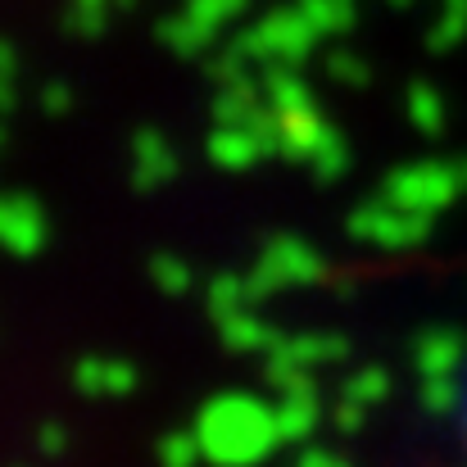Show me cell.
Wrapping results in <instances>:
<instances>
[{"instance_id": "6da1fadb", "label": "cell", "mask_w": 467, "mask_h": 467, "mask_svg": "<svg viewBox=\"0 0 467 467\" xmlns=\"http://www.w3.org/2000/svg\"><path fill=\"white\" fill-rule=\"evenodd\" d=\"M195 436L204 450V463L213 467H254L264 463L277 445V409L254 400V395H213L200 418H195Z\"/></svg>"}, {"instance_id": "7a4b0ae2", "label": "cell", "mask_w": 467, "mask_h": 467, "mask_svg": "<svg viewBox=\"0 0 467 467\" xmlns=\"http://www.w3.org/2000/svg\"><path fill=\"white\" fill-rule=\"evenodd\" d=\"M467 191V159H422V163H404L390 168V177L381 182V195H390L404 209L418 213H441L450 209Z\"/></svg>"}, {"instance_id": "3957f363", "label": "cell", "mask_w": 467, "mask_h": 467, "mask_svg": "<svg viewBox=\"0 0 467 467\" xmlns=\"http://www.w3.org/2000/svg\"><path fill=\"white\" fill-rule=\"evenodd\" d=\"M327 277V259L300 236H273L259 254V264L245 273L250 282V300H268L286 286H313Z\"/></svg>"}, {"instance_id": "277c9868", "label": "cell", "mask_w": 467, "mask_h": 467, "mask_svg": "<svg viewBox=\"0 0 467 467\" xmlns=\"http://www.w3.org/2000/svg\"><path fill=\"white\" fill-rule=\"evenodd\" d=\"M345 232L354 241H368L381 250H413L431 236V213H418V209L395 204L390 195H377L345 218Z\"/></svg>"}, {"instance_id": "5b68a950", "label": "cell", "mask_w": 467, "mask_h": 467, "mask_svg": "<svg viewBox=\"0 0 467 467\" xmlns=\"http://www.w3.org/2000/svg\"><path fill=\"white\" fill-rule=\"evenodd\" d=\"M0 236H5L9 254H18V259L41 254L46 250V209H41V200L27 195V191L5 195V204H0Z\"/></svg>"}, {"instance_id": "8992f818", "label": "cell", "mask_w": 467, "mask_h": 467, "mask_svg": "<svg viewBox=\"0 0 467 467\" xmlns=\"http://www.w3.org/2000/svg\"><path fill=\"white\" fill-rule=\"evenodd\" d=\"M137 381H141V372H137V363H128V358H114V354H82L78 363H73V386H78V395H87V400H123V395H132L137 390Z\"/></svg>"}, {"instance_id": "52a82bcc", "label": "cell", "mask_w": 467, "mask_h": 467, "mask_svg": "<svg viewBox=\"0 0 467 467\" xmlns=\"http://www.w3.org/2000/svg\"><path fill=\"white\" fill-rule=\"evenodd\" d=\"M277 431H282V441L286 445H300V441H309L313 427H317V418H322V404H317V386L309 381H300V386H291V390H277Z\"/></svg>"}, {"instance_id": "ba28073f", "label": "cell", "mask_w": 467, "mask_h": 467, "mask_svg": "<svg viewBox=\"0 0 467 467\" xmlns=\"http://www.w3.org/2000/svg\"><path fill=\"white\" fill-rule=\"evenodd\" d=\"M177 150L168 146V137H159L155 128H146V132H137L132 137V182L141 186V191H155L163 182H172L177 177Z\"/></svg>"}, {"instance_id": "9c48e42d", "label": "cell", "mask_w": 467, "mask_h": 467, "mask_svg": "<svg viewBox=\"0 0 467 467\" xmlns=\"http://www.w3.org/2000/svg\"><path fill=\"white\" fill-rule=\"evenodd\" d=\"M204 155H209V163H218V168H227V172H245V168H254L268 150H264V141H259L250 128L218 123V128L209 132V141H204Z\"/></svg>"}, {"instance_id": "30bf717a", "label": "cell", "mask_w": 467, "mask_h": 467, "mask_svg": "<svg viewBox=\"0 0 467 467\" xmlns=\"http://www.w3.org/2000/svg\"><path fill=\"white\" fill-rule=\"evenodd\" d=\"M467 358V340L463 331L454 327H427L418 340H413V363H418V377H441V372H454Z\"/></svg>"}, {"instance_id": "8fae6325", "label": "cell", "mask_w": 467, "mask_h": 467, "mask_svg": "<svg viewBox=\"0 0 467 467\" xmlns=\"http://www.w3.org/2000/svg\"><path fill=\"white\" fill-rule=\"evenodd\" d=\"M213 322H218V340H223L232 354H259V358H264V354L277 345V331L250 309V305L223 313V317H213Z\"/></svg>"}, {"instance_id": "7c38bea8", "label": "cell", "mask_w": 467, "mask_h": 467, "mask_svg": "<svg viewBox=\"0 0 467 467\" xmlns=\"http://www.w3.org/2000/svg\"><path fill=\"white\" fill-rule=\"evenodd\" d=\"M282 114V155L286 159H305L309 163L313 150L322 146V137L331 132V123L317 114V105H296V109H277Z\"/></svg>"}, {"instance_id": "4fadbf2b", "label": "cell", "mask_w": 467, "mask_h": 467, "mask_svg": "<svg viewBox=\"0 0 467 467\" xmlns=\"http://www.w3.org/2000/svg\"><path fill=\"white\" fill-rule=\"evenodd\" d=\"M282 345L305 368H327V363H340L349 354V340L340 331H300V336H282Z\"/></svg>"}, {"instance_id": "5bb4252c", "label": "cell", "mask_w": 467, "mask_h": 467, "mask_svg": "<svg viewBox=\"0 0 467 467\" xmlns=\"http://www.w3.org/2000/svg\"><path fill=\"white\" fill-rule=\"evenodd\" d=\"M404 114H409V123L422 132V137H441L445 132V100H441V91H431V87H409V100H404Z\"/></svg>"}, {"instance_id": "9a60e30c", "label": "cell", "mask_w": 467, "mask_h": 467, "mask_svg": "<svg viewBox=\"0 0 467 467\" xmlns=\"http://www.w3.org/2000/svg\"><path fill=\"white\" fill-rule=\"evenodd\" d=\"M340 395L345 400H358V404H381L386 395H390V372L381 368V363H363L358 372H349L345 377V386H340Z\"/></svg>"}, {"instance_id": "2e32d148", "label": "cell", "mask_w": 467, "mask_h": 467, "mask_svg": "<svg viewBox=\"0 0 467 467\" xmlns=\"http://www.w3.org/2000/svg\"><path fill=\"white\" fill-rule=\"evenodd\" d=\"M204 305H209L213 317H223V313H232V309H245L250 305V282L241 273H218L204 286Z\"/></svg>"}, {"instance_id": "e0dca14e", "label": "cell", "mask_w": 467, "mask_h": 467, "mask_svg": "<svg viewBox=\"0 0 467 467\" xmlns=\"http://www.w3.org/2000/svg\"><path fill=\"white\" fill-rule=\"evenodd\" d=\"M150 282H155L163 296H186L191 291V264L182 259V254H168V250H159V254H150Z\"/></svg>"}, {"instance_id": "ac0fdd59", "label": "cell", "mask_w": 467, "mask_h": 467, "mask_svg": "<svg viewBox=\"0 0 467 467\" xmlns=\"http://www.w3.org/2000/svg\"><path fill=\"white\" fill-rule=\"evenodd\" d=\"M309 168H313L317 182H340V177H345V168H349V146H345V137H340L336 128H331V132L322 137V146L313 150Z\"/></svg>"}, {"instance_id": "d6986e66", "label": "cell", "mask_w": 467, "mask_h": 467, "mask_svg": "<svg viewBox=\"0 0 467 467\" xmlns=\"http://www.w3.org/2000/svg\"><path fill=\"white\" fill-rule=\"evenodd\" d=\"M264 100H268L273 109H296V105H309L313 96L291 68H273V73H268V82H264Z\"/></svg>"}, {"instance_id": "ffe728a7", "label": "cell", "mask_w": 467, "mask_h": 467, "mask_svg": "<svg viewBox=\"0 0 467 467\" xmlns=\"http://www.w3.org/2000/svg\"><path fill=\"white\" fill-rule=\"evenodd\" d=\"M204 463V450H200V436L195 431H168L159 441V467H195Z\"/></svg>"}, {"instance_id": "44dd1931", "label": "cell", "mask_w": 467, "mask_h": 467, "mask_svg": "<svg viewBox=\"0 0 467 467\" xmlns=\"http://www.w3.org/2000/svg\"><path fill=\"white\" fill-rule=\"evenodd\" d=\"M422 409L427 413H454L459 400H463V386L454 381V372H441V377H422V390H418Z\"/></svg>"}, {"instance_id": "7402d4cb", "label": "cell", "mask_w": 467, "mask_h": 467, "mask_svg": "<svg viewBox=\"0 0 467 467\" xmlns=\"http://www.w3.org/2000/svg\"><path fill=\"white\" fill-rule=\"evenodd\" d=\"M264 46H268L273 55H282V59H296V55H305V46H309V27L277 18V23H268V32H264Z\"/></svg>"}, {"instance_id": "603a6c76", "label": "cell", "mask_w": 467, "mask_h": 467, "mask_svg": "<svg viewBox=\"0 0 467 467\" xmlns=\"http://www.w3.org/2000/svg\"><path fill=\"white\" fill-rule=\"evenodd\" d=\"M363 418H368V404H358V400H336V409H331V427L340 431V436H354L358 427H363Z\"/></svg>"}, {"instance_id": "cb8c5ba5", "label": "cell", "mask_w": 467, "mask_h": 467, "mask_svg": "<svg viewBox=\"0 0 467 467\" xmlns=\"http://www.w3.org/2000/svg\"><path fill=\"white\" fill-rule=\"evenodd\" d=\"M64 445H68V436H64L59 422H41V427H36V454L55 459V454H64Z\"/></svg>"}, {"instance_id": "d4e9b609", "label": "cell", "mask_w": 467, "mask_h": 467, "mask_svg": "<svg viewBox=\"0 0 467 467\" xmlns=\"http://www.w3.org/2000/svg\"><path fill=\"white\" fill-rule=\"evenodd\" d=\"M331 73H336L340 82H354V87L368 82V68H363L358 59H349V55H336V59H331Z\"/></svg>"}, {"instance_id": "484cf974", "label": "cell", "mask_w": 467, "mask_h": 467, "mask_svg": "<svg viewBox=\"0 0 467 467\" xmlns=\"http://www.w3.org/2000/svg\"><path fill=\"white\" fill-rule=\"evenodd\" d=\"M41 109H46V114H68V109H73V91L59 87V82L46 87V91H41Z\"/></svg>"}, {"instance_id": "4316f807", "label": "cell", "mask_w": 467, "mask_h": 467, "mask_svg": "<svg viewBox=\"0 0 467 467\" xmlns=\"http://www.w3.org/2000/svg\"><path fill=\"white\" fill-rule=\"evenodd\" d=\"M296 467H349V459H340V454H331V450H305Z\"/></svg>"}]
</instances>
